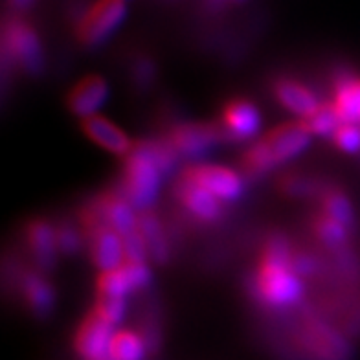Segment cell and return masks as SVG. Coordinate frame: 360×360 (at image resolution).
<instances>
[{"label": "cell", "instance_id": "obj_25", "mask_svg": "<svg viewBox=\"0 0 360 360\" xmlns=\"http://www.w3.org/2000/svg\"><path fill=\"white\" fill-rule=\"evenodd\" d=\"M272 167H276V162L272 160L270 153L266 151V147L263 142L252 143L247 151L243 153L241 157V169L245 171V175L248 176H259L269 173Z\"/></svg>", "mask_w": 360, "mask_h": 360}, {"label": "cell", "instance_id": "obj_18", "mask_svg": "<svg viewBox=\"0 0 360 360\" xmlns=\"http://www.w3.org/2000/svg\"><path fill=\"white\" fill-rule=\"evenodd\" d=\"M24 302L37 316H46L53 307L56 292L53 287L44 280L43 276L28 274L22 280Z\"/></svg>", "mask_w": 360, "mask_h": 360}, {"label": "cell", "instance_id": "obj_8", "mask_svg": "<svg viewBox=\"0 0 360 360\" xmlns=\"http://www.w3.org/2000/svg\"><path fill=\"white\" fill-rule=\"evenodd\" d=\"M309 140H311V133L307 131L304 122H287L280 127H274L261 138L263 146L266 147L272 160L276 162V166L298 157L300 153L309 146Z\"/></svg>", "mask_w": 360, "mask_h": 360}, {"label": "cell", "instance_id": "obj_31", "mask_svg": "<svg viewBox=\"0 0 360 360\" xmlns=\"http://www.w3.org/2000/svg\"><path fill=\"white\" fill-rule=\"evenodd\" d=\"M57 237V248L63 254H74L79 248V236L76 233V230L70 226H59L56 230Z\"/></svg>", "mask_w": 360, "mask_h": 360}, {"label": "cell", "instance_id": "obj_32", "mask_svg": "<svg viewBox=\"0 0 360 360\" xmlns=\"http://www.w3.org/2000/svg\"><path fill=\"white\" fill-rule=\"evenodd\" d=\"M281 190L289 193L290 197H300L309 191V184L302 176H285L281 180Z\"/></svg>", "mask_w": 360, "mask_h": 360}, {"label": "cell", "instance_id": "obj_9", "mask_svg": "<svg viewBox=\"0 0 360 360\" xmlns=\"http://www.w3.org/2000/svg\"><path fill=\"white\" fill-rule=\"evenodd\" d=\"M219 124L223 125L224 133L228 136V142H243L248 138L256 136L261 127V116L256 105L248 100L228 101L223 109V118Z\"/></svg>", "mask_w": 360, "mask_h": 360}, {"label": "cell", "instance_id": "obj_3", "mask_svg": "<svg viewBox=\"0 0 360 360\" xmlns=\"http://www.w3.org/2000/svg\"><path fill=\"white\" fill-rule=\"evenodd\" d=\"M125 17V0H98L79 20L76 37L85 46H94L109 37Z\"/></svg>", "mask_w": 360, "mask_h": 360}, {"label": "cell", "instance_id": "obj_15", "mask_svg": "<svg viewBox=\"0 0 360 360\" xmlns=\"http://www.w3.org/2000/svg\"><path fill=\"white\" fill-rule=\"evenodd\" d=\"M272 90H274L276 100L280 101L285 109L300 116L302 120L311 116L318 109V105H320L316 96L304 83L290 79V77H283V79L276 81Z\"/></svg>", "mask_w": 360, "mask_h": 360}, {"label": "cell", "instance_id": "obj_20", "mask_svg": "<svg viewBox=\"0 0 360 360\" xmlns=\"http://www.w3.org/2000/svg\"><path fill=\"white\" fill-rule=\"evenodd\" d=\"M302 122H304L309 133L318 134V136H333L335 131L344 124L335 103H320L318 109Z\"/></svg>", "mask_w": 360, "mask_h": 360}, {"label": "cell", "instance_id": "obj_6", "mask_svg": "<svg viewBox=\"0 0 360 360\" xmlns=\"http://www.w3.org/2000/svg\"><path fill=\"white\" fill-rule=\"evenodd\" d=\"M184 179L214 193L219 200H236L243 193V180L236 171L214 164H197L182 171Z\"/></svg>", "mask_w": 360, "mask_h": 360}, {"label": "cell", "instance_id": "obj_1", "mask_svg": "<svg viewBox=\"0 0 360 360\" xmlns=\"http://www.w3.org/2000/svg\"><path fill=\"white\" fill-rule=\"evenodd\" d=\"M162 173L151 158H147L140 149L133 146V151L125 157L124 164V188L125 199L133 204L134 208L147 212V208L157 200L158 190H160Z\"/></svg>", "mask_w": 360, "mask_h": 360}, {"label": "cell", "instance_id": "obj_24", "mask_svg": "<svg viewBox=\"0 0 360 360\" xmlns=\"http://www.w3.org/2000/svg\"><path fill=\"white\" fill-rule=\"evenodd\" d=\"M313 232L320 243L326 247L338 248L347 241V228L335 219L320 214L313 221Z\"/></svg>", "mask_w": 360, "mask_h": 360}, {"label": "cell", "instance_id": "obj_10", "mask_svg": "<svg viewBox=\"0 0 360 360\" xmlns=\"http://www.w3.org/2000/svg\"><path fill=\"white\" fill-rule=\"evenodd\" d=\"M107 94H109V86L103 77L96 74L85 76L68 90L67 107L72 114L79 116L81 120L89 118L107 100Z\"/></svg>", "mask_w": 360, "mask_h": 360}, {"label": "cell", "instance_id": "obj_22", "mask_svg": "<svg viewBox=\"0 0 360 360\" xmlns=\"http://www.w3.org/2000/svg\"><path fill=\"white\" fill-rule=\"evenodd\" d=\"M322 214L335 219L346 228L353 226V223H355V214H353V206H351L349 199L338 190H327L322 195Z\"/></svg>", "mask_w": 360, "mask_h": 360}, {"label": "cell", "instance_id": "obj_26", "mask_svg": "<svg viewBox=\"0 0 360 360\" xmlns=\"http://www.w3.org/2000/svg\"><path fill=\"white\" fill-rule=\"evenodd\" d=\"M96 289L98 294H109V296H125L129 290H133L131 281H129L127 274L124 272L122 266L112 270H105L98 276L96 281Z\"/></svg>", "mask_w": 360, "mask_h": 360}, {"label": "cell", "instance_id": "obj_4", "mask_svg": "<svg viewBox=\"0 0 360 360\" xmlns=\"http://www.w3.org/2000/svg\"><path fill=\"white\" fill-rule=\"evenodd\" d=\"M167 142L173 146L176 155L193 158L208 151L215 143L228 142V136L219 122H186L171 129Z\"/></svg>", "mask_w": 360, "mask_h": 360}, {"label": "cell", "instance_id": "obj_27", "mask_svg": "<svg viewBox=\"0 0 360 360\" xmlns=\"http://www.w3.org/2000/svg\"><path fill=\"white\" fill-rule=\"evenodd\" d=\"M94 311L103 320L116 326L122 322L125 314V298L124 296H109V294H96Z\"/></svg>", "mask_w": 360, "mask_h": 360}, {"label": "cell", "instance_id": "obj_7", "mask_svg": "<svg viewBox=\"0 0 360 360\" xmlns=\"http://www.w3.org/2000/svg\"><path fill=\"white\" fill-rule=\"evenodd\" d=\"M112 323L96 313L94 309L83 318L74 337V347L77 355L85 360H103L109 356V346L112 340Z\"/></svg>", "mask_w": 360, "mask_h": 360}, {"label": "cell", "instance_id": "obj_19", "mask_svg": "<svg viewBox=\"0 0 360 360\" xmlns=\"http://www.w3.org/2000/svg\"><path fill=\"white\" fill-rule=\"evenodd\" d=\"M335 107L340 112L344 124L360 122V77H346L338 81L335 90Z\"/></svg>", "mask_w": 360, "mask_h": 360}, {"label": "cell", "instance_id": "obj_21", "mask_svg": "<svg viewBox=\"0 0 360 360\" xmlns=\"http://www.w3.org/2000/svg\"><path fill=\"white\" fill-rule=\"evenodd\" d=\"M146 353V344L140 335L133 331L114 333L109 346L110 360H142Z\"/></svg>", "mask_w": 360, "mask_h": 360}, {"label": "cell", "instance_id": "obj_5", "mask_svg": "<svg viewBox=\"0 0 360 360\" xmlns=\"http://www.w3.org/2000/svg\"><path fill=\"white\" fill-rule=\"evenodd\" d=\"M4 48L26 72H39L43 67V52L37 34L24 20L15 19L8 22L4 30Z\"/></svg>", "mask_w": 360, "mask_h": 360}, {"label": "cell", "instance_id": "obj_16", "mask_svg": "<svg viewBox=\"0 0 360 360\" xmlns=\"http://www.w3.org/2000/svg\"><path fill=\"white\" fill-rule=\"evenodd\" d=\"M26 241H28L32 256L41 269L48 270L56 265L57 252H59L56 230L46 221H41V219L30 221L26 226Z\"/></svg>", "mask_w": 360, "mask_h": 360}, {"label": "cell", "instance_id": "obj_34", "mask_svg": "<svg viewBox=\"0 0 360 360\" xmlns=\"http://www.w3.org/2000/svg\"><path fill=\"white\" fill-rule=\"evenodd\" d=\"M228 2H243V0H228Z\"/></svg>", "mask_w": 360, "mask_h": 360}, {"label": "cell", "instance_id": "obj_30", "mask_svg": "<svg viewBox=\"0 0 360 360\" xmlns=\"http://www.w3.org/2000/svg\"><path fill=\"white\" fill-rule=\"evenodd\" d=\"M124 241V261H146L147 248L138 230L122 237Z\"/></svg>", "mask_w": 360, "mask_h": 360}, {"label": "cell", "instance_id": "obj_28", "mask_svg": "<svg viewBox=\"0 0 360 360\" xmlns=\"http://www.w3.org/2000/svg\"><path fill=\"white\" fill-rule=\"evenodd\" d=\"M331 138L340 151L349 155L360 151V127L356 124H342Z\"/></svg>", "mask_w": 360, "mask_h": 360}, {"label": "cell", "instance_id": "obj_35", "mask_svg": "<svg viewBox=\"0 0 360 360\" xmlns=\"http://www.w3.org/2000/svg\"><path fill=\"white\" fill-rule=\"evenodd\" d=\"M103 360H110V359H109V356H107V359H103Z\"/></svg>", "mask_w": 360, "mask_h": 360}, {"label": "cell", "instance_id": "obj_33", "mask_svg": "<svg viewBox=\"0 0 360 360\" xmlns=\"http://www.w3.org/2000/svg\"><path fill=\"white\" fill-rule=\"evenodd\" d=\"M32 2L34 0H10L11 8H15V10H26V8L32 6Z\"/></svg>", "mask_w": 360, "mask_h": 360}, {"label": "cell", "instance_id": "obj_12", "mask_svg": "<svg viewBox=\"0 0 360 360\" xmlns=\"http://www.w3.org/2000/svg\"><path fill=\"white\" fill-rule=\"evenodd\" d=\"M81 129L92 142L103 147L105 151L112 153V155L127 157L129 153L133 151L134 143H131L127 134L105 116L92 114L89 118H83L81 120Z\"/></svg>", "mask_w": 360, "mask_h": 360}, {"label": "cell", "instance_id": "obj_2", "mask_svg": "<svg viewBox=\"0 0 360 360\" xmlns=\"http://www.w3.org/2000/svg\"><path fill=\"white\" fill-rule=\"evenodd\" d=\"M256 287L263 302L274 307L296 304L304 294V283L292 266L261 261L257 266Z\"/></svg>", "mask_w": 360, "mask_h": 360}, {"label": "cell", "instance_id": "obj_29", "mask_svg": "<svg viewBox=\"0 0 360 360\" xmlns=\"http://www.w3.org/2000/svg\"><path fill=\"white\" fill-rule=\"evenodd\" d=\"M122 269L127 274L133 290L143 289V287H147L149 280H151V274H149L146 261H124Z\"/></svg>", "mask_w": 360, "mask_h": 360}, {"label": "cell", "instance_id": "obj_17", "mask_svg": "<svg viewBox=\"0 0 360 360\" xmlns=\"http://www.w3.org/2000/svg\"><path fill=\"white\" fill-rule=\"evenodd\" d=\"M136 230L146 243L147 257L158 265H164L169 257V247H167L166 236L162 230L160 219L151 212H142L138 217Z\"/></svg>", "mask_w": 360, "mask_h": 360}, {"label": "cell", "instance_id": "obj_11", "mask_svg": "<svg viewBox=\"0 0 360 360\" xmlns=\"http://www.w3.org/2000/svg\"><path fill=\"white\" fill-rule=\"evenodd\" d=\"M175 197L179 202L184 206L191 215L204 221V223H212L221 217V202L214 193H210L208 190L200 188L199 184H195L191 180L179 176L175 184Z\"/></svg>", "mask_w": 360, "mask_h": 360}, {"label": "cell", "instance_id": "obj_23", "mask_svg": "<svg viewBox=\"0 0 360 360\" xmlns=\"http://www.w3.org/2000/svg\"><path fill=\"white\" fill-rule=\"evenodd\" d=\"M136 149L151 158V162L160 169V173H169L176 162V151L173 149L169 142H157V140H142V142L134 143Z\"/></svg>", "mask_w": 360, "mask_h": 360}, {"label": "cell", "instance_id": "obj_13", "mask_svg": "<svg viewBox=\"0 0 360 360\" xmlns=\"http://www.w3.org/2000/svg\"><path fill=\"white\" fill-rule=\"evenodd\" d=\"M94 204L96 208L100 210L105 226L114 230L122 237L136 230L138 217L134 215V206L125 199L124 193L120 195L109 191V193H103L101 197H98Z\"/></svg>", "mask_w": 360, "mask_h": 360}, {"label": "cell", "instance_id": "obj_14", "mask_svg": "<svg viewBox=\"0 0 360 360\" xmlns=\"http://www.w3.org/2000/svg\"><path fill=\"white\" fill-rule=\"evenodd\" d=\"M90 247V259L101 272L122 266L124 263V241L122 236L110 228H101L86 237Z\"/></svg>", "mask_w": 360, "mask_h": 360}]
</instances>
